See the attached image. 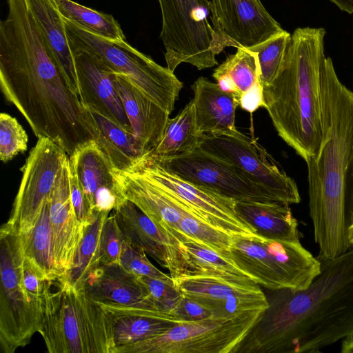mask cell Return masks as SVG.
<instances>
[{"instance_id": "cell-41", "label": "cell", "mask_w": 353, "mask_h": 353, "mask_svg": "<svg viewBox=\"0 0 353 353\" xmlns=\"http://www.w3.org/2000/svg\"><path fill=\"white\" fill-rule=\"evenodd\" d=\"M168 315L171 321L177 323L196 321L213 317L210 310L183 294L168 312Z\"/></svg>"}, {"instance_id": "cell-13", "label": "cell", "mask_w": 353, "mask_h": 353, "mask_svg": "<svg viewBox=\"0 0 353 353\" xmlns=\"http://www.w3.org/2000/svg\"><path fill=\"white\" fill-rule=\"evenodd\" d=\"M131 168L152 180L201 221L232 234H256L237 215L234 201L185 180L165 169L148 154L142 156Z\"/></svg>"}, {"instance_id": "cell-5", "label": "cell", "mask_w": 353, "mask_h": 353, "mask_svg": "<svg viewBox=\"0 0 353 353\" xmlns=\"http://www.w3.org/2000/svg\"><path fill=\"white\" fill-rule=\"evenodd\" d=\"M44 294L43 321L39 333L50 353H114L112 320L102 304L84 288H77L57 280Z\"/></svg>"}, {"instance_id": "cell-4", "label": "cell", "mask_w": 353, "mask_h": 353, "mask_svg": "<svg viewBox=\"0 0 353 353\" xmlns=\"http://www.w3.org/2000/svg\"><path fill=\"white\" fill-rule=\"evenodd\" d=\"M325 30L298 28L272 81L263 86L265 108L278 135L305 161L323 139L320 74Z\"/></svg>"}, {"instance_id": "cell-21", "label": "cell", "mask_w": 353, "mask_h": 353, "mask_svg": "<svg viewBox=\"0 0 353 353\" xmlns=\"http://www.w3.org/2000/svg\"><path fill=\"white\" fill-rule=\"evenodd\" d=\"M117 185L127 199L135 204L161 230H178L183 215L192 212L150 178L130 168L112 169Z\"/></svg>"}, {"instance_id": "cell-44", "label": "cell", "mask_w": 353, "mask_h": 353, "mask_svg": "<svg viewBox=\"0 0 353 353\" xmlns=\"http://www.w3.org/2000/svg\"><path fill=\"white\" fill-rule=\"evenodd\" d=\"M336 5L340 10L349 14L353 13V0H330Z\"/></svg>"}, {"instance_id": "cell-8", "label": "cell", "mask_w": 353, "mask_h": 353, "mask_svg": "<svg viewBox=\"0 0 353 353\" xmlns=\"http://www.w3.org/2000/svg\"><path fill=\"white\" fill-rule=\"evenodd\" d=\"M0 346L3 352L13 353L39 332L44 298L34 297L26 290L20 234L6 223L0 230Z\"/></svg>"}, {"instance_id": "cell-34", "label": "cell", "mask_w": 353, "mask_h": 353, "mask_svg": "<svg viewBox=\"0 0 353 353\" xmlns=\"http://www.w3.org/2000/svg\"><path fill=\"white\" fill-rule=\"evenodd\" d=\"M61 17L101 37L126 41L121 26L112 15L87 8L72 0H54Z\"/></svg>"}, {"instance_id": "cell-23", "label": "cell", "mask_w": 353, "mask_h": 353, "mask_svg": "<svg viewBox=\"0 0 353 353\" xmlns=\"http://www.w3.org/2000/svg\"><path fill=\"white\" fill-rule=\"evenodd\" d=\"M84 288L101 304L155 310L141 278L119 262L102 265L94 269L88 276Z\"/></svg>"}, {"instance_id": "cell-17", "label": "cell", "mask_w": 353, "mask_h": 353, "mask_svg": "<svg viewBox=\"0 0 353 353\" xmlns=\"http://www.w3.org/2000/svg\"><path fill=\"white\" fill-rule=\"evenodd\" d=\"M182 294L212 313L215 318H232L268 305L267 296L253 280L234 282L214 277L183 279L175 283Z\"/></svg>"}, {"instance_id": "cell-9", "label": "cell", "mask_w": 353, "mask_h": 353, "mask_svg": "<svg viewBox=\"0 0 353 353\" xmlns=\"http://www.w3.org/2000/svg\"><path fill=\"white\" fill-rule=\"evenodd\" d=\"M159 38L165 59L174 72L183 63L201 70L217 65L221 52L210 21V0H158Z\"/></svg>"}, {"instance_id": "cell-16", "label": "cell", "mask_w": 353, "mask_h": 353, "mask_svg": "<svg viewBox=\"0 0 353 353\" xmlns=\"http://www.w3.org/2000/svg\"><path fill=\"white\" fill-rule=\"evenodd\" d=\"M162 231L167 236L165 268L169 270L174 285L183 279L203 277L234 282L252 280L230 258L205 245L172 228Z\"/></svg>"}, {"instance_id": "cell-18", "label": "cell", "mask_w": 353, "mask_h": 353, "mask_svg": "<svg viewBox=\"0 0 353 353\" xmlns=\"http://www.w3.org/2000/svg\"><path fill=\"white\" fill-rule=\"evenodd\" d=\"M70 179L68 157L59 172L49 200L53 258L59 278L72 268L85 228L79 222L72 207Z\"/></svg>"}, {"instance_id": "cell-37", "label": "cell", "mask_w": 353, "mask_h": 353, "mask_svg": "<svg viewBox=\"0 0 353 353\" xmlns=\"http://www.w3.org/2000/svg\"><path fill=\"white\" fill-rule=\"evenodd\" d=\"M28 138L18 121L6 113L0 114V159L11 160L27 150Z\"/></svg>"}, {"instance_id": "cell-40", "label": "cell", "mask_w": 353, "mask_h": 353, "mask_svg": "<svg viewBox=\"0 0 353 353\" xmlns=\"http://www.w3.org/2000/svg\"><path fill=\"white\" fill-rule=\"evenodd\" d=\"M125 243L123 234L112 212L106 219L101 236L100 265L119 262Z\"/></svg>"}, {"instance_id": "cell-30", "label": "cell", "mask_w": 353, "mask_h": 353, "mask_svg": "<svg viewBox=\"0 0 353 353\" xmlns=\"http://www.w3.org/2000/svg\"><path fill=\"white\" fill-rule=\"evenodd\" d=\"M212 77L219 87L232 94L238 104L243 94L262 83L256 53L243 48H237L234 54L228 56L214 69Z\"/></svg>"}, {"instance_id": "cell-2", "label": "cell", "mask_w": 353, "mask_h": 353, "mask_svg": "<svg viewBox=\"0 0 353 353\" xmlns=\"http://www.w3.org/2000/svg\"><path fill=\"white\" fill-rule=\"evenodd\" d=\"M319 260L321 271L306 288L272 290L232 353H316L353 336V246Z\"/></svg>"}, {"instance_id": "cell-1", "label": "cell", "mask_w": 353, "mask_h": 353, "mask_svg": "<svg viewBox=\"0 0 353 353\" xmlns=\"http://www.w3.org/2000/svg\"><path fill=\"white\" fill-rule=\"evenodd\" d=\"M7 5L0 22L2 92L38 138L51 139L70 157L97 139L94 118L63 78L26 1Z\"/></svg>"}, {"instance_id": "cell-45", "label": "cell", "mask_w": 353, "mask_h": 353, "mask_svg": "<svg viewBox=\"0 0 353 353\" xmlns=\"http://www.w3.org/2000/svg\"><path fill=\"white\" fill-rule=\"evenodd\" d=\"M348 240L350 243L353 246V223L348 229Z\"/></svg>"}, {"instance_id": "cell-14", "label": "cell", "mask_w": 353, "mask_h": 353, "mask_svg": "<svg viewBox=\"0 0 353 353\" xmlns=\"http://www.w3.org/2000/svg\"><path fill=\"white\" fill-rule=\"evenodd\" d=\"M68 157L65 151L51 139L38 138L23 167L20 186L6 222L19 234L28 232L34 225Z\"/></svg>"}, {"instance_id": "cell-10", "label": "cell", "mask_w": 353, "mask_h": 353, "mask_svg": "<svg viewBox=\"0 0 353 353\" xmlns=\"http://www.w3.org/2000/svg\"><path fill=\"white\" fill-rule=\"evenodd\" d=\"M265 310L178 323L152 339L117 346L114 353H232Z\"/></svg>"}, {"instance_id": "cell-7", "label": "cell", "mask_w": 353, "mask_h": 353, "mask_svg": "<svg viewBox=\"0 0 353 353\" xmlns=\"http://www.w3.org/2000/svg\"><path fill=\"white\" fill-rule=\"evenodd\" d=\"M229 257L258 285L272 291L306 288L321 271V262L301 243L233 234Z\"/></svg>"}, {"instance_id": "cell-25", "label": "cell", "mask_w": 353, "mask_h": 353, "mask_svg": "<svg viewBox=\"0 0 353 353\" xmlns=\"http://www.w3.org/2000/svg\"><path fill=\"white\" fill-rule=\"evenodd\" d=\"M195 128L198 135L236 129L234 97L216 83L201 77L192 85Z\"/></svg>"}, {"instance_id": "cell-38", "label": "cell", "mask_w": 353, "mask_h": 353, "mask_svg": "<svg viewBox=\"0 0 353 353\" xmlns=\"http://www.w3.org/2000/svg\"><path fill=\"white\" fill-rule=\"evenodd\" d=\"M141 278L147 288L154 308L158 311L168 313L183 295L172 279L147 276Z\"/></svg>"}, {"instance_id": "cell-42", "label": "cell", "mask_w": 353, "mask_h": 353, "mask_svg": "<svg viewBox=\"0 0 353 353\" xmlns=\"http://www.w3.org/2000/svg\"><path fill=\"white\" fill-rule=\"evenodd\" d=\"M70 188L71 202L77 218L81 225L85 228L95 220L99 213L92 210L77 179L71 170Z\"/></svg>"}, {"instance_id": "cell-22", "label": "cell", "mask_w": 353, "mask_h": 353, "mask_svg": "<svg viewBox=\"0 0 353 353\" xmlns=\"http://www.w3.org/2000/svg\"><path fill=\"white\" fill-rule=\"evenodd\" d=\"M114 82L137 143L145 155L161 140L170 114L143 94L125 77L115 73Z\"/></svg>"}, {"instance_id": "cell-32", "label": "cell", "mask_w": 353, "mask_h": 353, "mask_svg": "<svg viewBox=\"0 0 353 353\" xmlns=\"http://www.w3.org/2000/svg\"><path fill=\"white\" fill-rule=\"evenodd\" d=\"M49 200L43 205L34 225L28 232L19 234L24 256L34 264L49 281H56L59 274L53 258Z\"/></svg>"}, {"instance_id": "cell-6", "label": "cell", "mask_w": 353, "mask_h": 353, "mask_svg": "<svg viewBox=\"0 0 353 353\" xmlns=\"http://www.w3.org/2000/svg\"><path fill=\"white\" fill-rule=\"evenodd\" d=\"M63 19L72 54L84 52L93 55L171 114L183 86L174 72L158 64L126 41L106 39Z\"/></svg>"}, {"instance_id": "cell-35", "label": "cell", "mask_w": 353, "mask_h": 353, "mask_svg": "<svg viewBox=\"0 0 353 353\" xmlns=\"http://www.w3.org/2000/svg\"><path fill=\"white\" fill-rule=\"evenodd\" d=\"M291 34L285 30L263 43L248 48L256 53L263 86L270 83L283 62Z\"/></svg>"}, {"instance_id": "cell-27", "label": "cell", "mask_w": 353, "mask_h": 353, "mask_svg": "<svg viewBox=\"0 0 353 353\" xmlns=\"http://www.w3.org/2000/svg\"><path fill=\"white\" fill-rule=\"evenodd\" d=\"M234 209L256 235L272 240L300 242L299 224L289 204L235 202Z\"/></svg>"}, {"instance_id": "cell-3", "label": "cell", "mask_w": 353, "mask_h": 353, "mask_svg": "<svg viewBox=\"0 0 353 353\" xmlns=\"http://www.w3.org/2000/svg\"><path fill=\"white\" fill-rule=\"evenodd\" d=\"M323 139L316 157L306 161L310 216L318 259L345 253L352 245L353 91L339 80L332 59L320 74Z\"/></svg>"}, {"instance_id": "cell-19", "label": "cell", "mask_w": 353, "mask_h": 353, "mask_svg": "<svg viewBox=\"0 0 353 353\" xmlns=\"http://www.w3.org/2000/svg\"><path fill=\"white\" fill-rule=\"evenodd\" d=\"M69 162L94 212L110 213L126 199L117 185L112 166L94 141L77 149Z\"/></svg>"}, {"instance_id": "cell-33", "label": "cell", "mask_w": 353, "mask_h": 353, "mask_svg": "<svg viewBox=\"0 0 353 353\" xmlns=\"http://www.w3.org/2000/svg\"><path fill=\"white\" fill-rule=\"evenodd\" d=\"M110 213L100 212L84 228L83 236L70 270L58 280L77 288H84L90 273L100 265L101 236L105 221Z\"/></svg>"}, {"instance_id": "cell-43", "label": "cell", "mask_w": 353, "mask_h": 353, "mask_svg": "<svg viewBox=\"0 0 353 353\" xmlns=\"http://www.w3.org/2000/svg\"><path fill=\"white\" fill-rule=\"evenodd\" d=\"M263 86L259 83L242 94L239 106L243 110L252 113L260 108H265Z\"/></svg>"}, {"instance_id": "cell-31", "label": "cell", "mask_w": 353, "mask_h": 353, "mask_svg": "<svg viewBox=\"0 0 353 353\" xmlns=\"http://www.w3.org/2000/svg\"><path fill=\"white\" fill-rule=\"evenodd\" d=\"M199 137L191 100L174 118H169L161 140L147 154L157 159L172 158L195 150Z\"/></svg>"}, {"instance_id": "cell-15", "label": "cell", "mask_w": 353, "mask_h": 353, "mask_svg": "<svg viewBox=\"0 0 353 353\" xmlns=\"http://www.w3.org/2000/svg\"><path fill=\"white\" fill-rule=\"evenodd\" d=\"M219 47L250 48L283 32L261 0H210Z\"/></svg>"}, {"instance_id": "cell-20", "label": "cell", "mask_w": 353, "mask_h": 353, "mask_svg": "<svg viewBox=\"0 0 353 353\" xmlns=\"http://www.w3.org/2000/svg\"><path fill=\"white\" fill-rule=\"evenodd\" d=\"M73 56L81 99L84 105L133 134L130 122L114 85L115 73L89 53L78 52L73 53Z\"/></svg>"}, {"instance_id": "cell-36", "label": "cell", "mask_w": 353, "mask_h": 353, "mask_svg": "<svg viewBox=\"0 0 353 353\" xmlns=\"http://www.w3.org/2000/svg\"><path fill=\"white\" fill-rule=\"evenodd\" d=\"M178 230L216 252L230 258L229 250L233 235L231 233L202 221L190 213L183 215Z\"/></svg>"}, {"instance_id": "cell-26", "label": "cell", "mask_w": 353, "mask_h": 353, "mask_svg": "<svg viewBox=\"0 0 353 353\" xmlns=\"http://www.w3.org/2000/svg\"><path fill=\"white\" fill-rule=\"evenodd\" d=\"M102 305L112 320L115 347L152 339L178 324L170 320L168 313L154 309Z\"/></svg>"}, {"instance_id": "cell-39", "label": "cell", "mask_w": 353, "mask_h": 353, "mask_svg": "<svg viewBox=\"0 0 353 353\" xmlns=\"http://www.w3.org/2000/svg\"><path fill=\"white\" fill-rule=\"evenodd\" d=\"M119 263L128 270L140 277L172 279L170 274L160 271L149 261L145 251L134 247L125 241L120 255Z\"/></svg>"}, {"instance_id": "cell-24", "label": "cell", "mask_w": 353, "mask_h": 353, "mask_svg": "<svg viewBox=\"0 0 353 353\" xmlns=\"http://www.w3.org/2000/svg\"><path fill=\"white\" fill-rule=\"evenodd\" d=\"M25 1L61 73L70 88L81 99L74 58L68 40L63 19L54 1Z\"/></svg>"}, {"instance_id": "cell-28", "label": "cell", "mask_w": 353, "mask_h": 353, "mask_svg": "<svg viewBox=\"0 0 353 353\" xmlns=\"http://www.w3.org/2000/svg\"><path fill=\"white\" fill-rule=\"evenodd\" d=\"M125 241L165 268L166 234L135 204L125 199L112 211Z\"/></svg>"}, {"instance_id": "cell-11", "label": "cell", "mask_w": 353, "mask_h": 353, "mask_svg": "<svg viewBox=\"0 0 353 353\" xmlns=\"http://www.w3.org/2000/svg\"><path fill=\"white\" fill-rule=\"evenodd\" d=\"M197 148L241 168L282 202L301 201L295 181L256 139L237 129L200 134Z\"/></svg>"}, {"instance_id": "cell-29", "label": "cell", "mask_w": 353, "mask_h": 353, "mask_svg": "<svg viewBox=\"0 0 353 353\" xmlns=\"http://www.w3.org/2000/svg\"><path fill=\"white\" fill-rule=\"evenodd\" d=\"M90 110L99 131L94 141L112 168L120 171L130 169L143 156L134 135L113 121Z\"/></svg>"}, {"instance_id": "cell-12", "label": "cell", "mask_w": 353, "mask_h": 353, "mask_svg": "<svg viewBox=\"0 0 353 353\" xmlns=\"http://www.w3.org/2000/svg\"><path fill=\"white\" fill-rule=\"evenodd\" d=\"M153 159L185 180L235 202L283 203L241 168L199 148L170 159Z\"/></svg>"}]
</instances>
